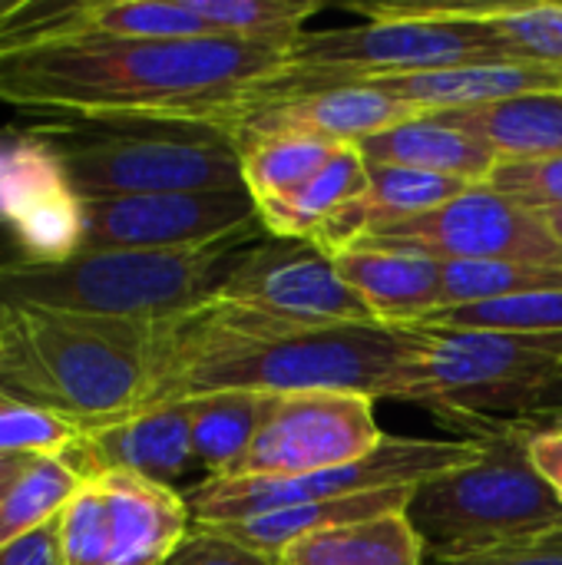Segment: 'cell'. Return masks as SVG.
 <instances>
[{"label": "cell", "instance_id": "13", "mask_svg": "<svg viewBox=\"0 0 562 565\" xmlns=\"http://www.w3.org/2000/svg\"><path fill=\"white\" fill-rule=\"evenodd\" d=\"M258 225V209L248 189L83 202V248L192 252L232 238H252Z\"/></svg>", "mask_w": 562, "mask_h": 565}, {"label": "cell", "instance_id": "10", "mask_svg": "<svg viewBox=\"0 0 562 565\" xmlns=\"http://www.w3.org/2000/svg\"><path fill=\"white\" fill-rule=\"evenodd\" d=\"M358 245L407 248L437 262H527L562 268V242L547 215L490 185H474L431 215L371 228Z\"/></svg>", "mask_w": 562, "mask_h": 565}, {"label": "cell", "instance_id": "28", "mask_svg": "<svg viewBox=\"0 0 562 565\" xmlns=\"http://www.w3.org/2000/svg\"><path fill=\"white\" fill-rule=\"evenodd\" d=\"M83 483L63 457H33L3 493L0 546L53 523Z\"/></svg>", "mask_w": 562, "mask_h": 565}, {"label": "cell", "instance_id": "25", "mask_svg": "<svg viewBox=\"0 0 562 565\" xmlns=\"http://www.w3.org/2000/svg\"><path fill=\"white\" fill-rule=\"evenodd\" d=\"M73 36L195 40L215 33L189 7V0H79Z\"/></svg>", "mask_w": 562, "mask_h": 565}, {"label": "cell", "instance_id": "34", "mask_svg": "<svg viewBox=\"0 0 562 565\" xmlns=\"http://www.w3.org/2000/svg\"><path fill=\"white\" fill-rule=\"evenodd\" d=\"M76 3L79 0H0V60L73 36Z\"/></svg>", "mask_w": 562, "mask_h": 565}, {"label": "cell", "instance_id": "17", "mask_svg": "<svg viewBox=\"0 0 562 565\" xmlns=\"http://www.w3.org/2000/svg\"><path fill=\"white\" fill-rule=\"evenodd\" d=\"M335 258L338 275L371 308L381 324L411 328L444 305V262L381 245H351Z\"/></svg>", "mask_w": 562, "mask_h": 565}, {"label": "cell", "instance_id": "21", "mask_svg": "<svg viewBox=\"0 0 562 565\" xmlns=\"http://www.w3.org/2000/svg\"><path fill=\"white\" fill-rule=\"evenodd\" d=\"M437 116L490 146L500 162H543L562 156V89Z\"/></svg>", "mask_w": 562, "mask_h": 565}, {"label": "cell", "instance_id": "4", "mask_svg": "<svg viewBox=\"0 0 562 565\" xmlns=\"http://www.w3.org/2000/svg\"><path fill=\"white\" fill-rule=\"evenodd\" d=\"M354 10L368 23L298 33L285 66L258 83L248 106L464 63H510L497 33L460 3H354Z\"/></svg>", "mask_w": 562, "mask_h": 565}, {"label": "cell", "instance_id": "26", "mask_svg": "<svg viewBox=\"0 0 562 565\" xmlns=\"http://www.w3.org/2000/svg\"><path fill=\"white\" fill-rule=\"evenodd\" d=\"M341 146L305 139V136H265V139H242V182L255 205L278 202L295 195L308 185L338 152Z\"/></svg>", "mask_w": 562, "mask_h": 565}, {"label": "cell", "instance_id": "5", "mask_svg": "<svg viewBox=\"0 0 562 565\" xmlns=\"http://www.w3.org/2000/svg\"><path fill=\"white\" fill-rule=\"evenodd\" d=\"M474 437L484 454L421 483L407 507L424 556L437 565L470 563L562 530V497L530 460L533 434L503 420Z\"/></svg>", "mask_w": 562, "mask_h": 565}, {"label": "cell", "instance_id": "29", "mask_svg": "<svg viewBox=\"0 0 562 565\" xmlns=\"http://www.w3.org/2000/svg\"><path fill=\"white\" fill-rule=\"evenodd\" d=\"M533 291H562V268L527 262H444V305H480Z\"/></svg>", "mask_w": 562, "mask_h": 565}, {"label": "cell", "instance_id": "19", "mask_svg": "<svg viewBox=\"0 0 562 565\" xmlns=\"http://www.w3.org/2000/svg\"><path fill=\"white\" fill-rule=\"evenodd\" d=\"M113 526V565H162L192 533L185 497L136 473L96 477Z\"/></svg>", "mask_w": 562, "mask_h": 565}, {"label": "cell", "instance_id": "45", "mask_svg": "<svg viewBox=\"0 0 562 565\" xmlns=\"http://www.w3.org/2000/svg\"><path fill=\"white\" fill-rule=\"evenodd\" d=\"M10 487V483H7ZM7 487H0V507H3V493H7Z\"/></svg>", "mask_w": 562, "mask_h": 565}, {"label": "cell", "instance_id": "8", "mask_svg": "<svg viewBox=\"0 0 562 565\" xmlns=\"http://www.w3.org/2000/svg\"><path fill=\"white\" fill-rule=\"evenodd\" d=\"M414 328L424 338V358L407 404L470 437L530 414L562 367L560 334Z\"/></svg>", "mask_w": 562, "mask_h": 565}, {"label": "cell", "instance_id": "33", "mask_svg": "<svg viewBox=\"0 0 562 565\" xmlns=\"http://www.w3.org/2000/svg\"><path fill=\"white\" fill-rule=\"evenodd\" d=\"M79 434V424L56 411L23 401L0 407V457H60Z\"/></svg>", "mask_w": 562, "mask_h": 565}, {"label": "cell", "instance_id": "15", "mask_svg": "<svg viewBox=\"0 0 562 565\" xmlns=\"http://www.w3.org/2000/svg\"><path fill=\"white\" fill-rule=\"evenodd\" d=\"M60 457L83 480H96L103 473H136L172 487L195 467L185 404H156L86 427Z\"/></svg>", "mask_w": 562, "mask_h": 565}, {"label": "cell", "instance_id": "44", "mask_svg": "<svg viewBox=\"0 0 562 565\" xmlns=\"http://www.w3.org/2000/svg\"><path fill=\"white\" fill-rule=\"evenodd\" d=\"M0 348H3V311H0Z\"/></svg>", "mask_w": 562, "mask_h": 565}, {"label": "cell", "instance_id": "3", "mask_svg": "<svg viewBox=\"0 0 562 565\" xmlns=\"http://www.w3.org/2000/svg\"><path fill=\"white\" fill-rule=\"evenodd\" d=\"M0 311V387L13 401L56 411L79 430L142 407L152 324L43 308Z\"/></svg>", "mask_w": 562, "mask_h": 565}, {"label": "cell", "instance_id": "18", "mask_svg": "<svg viewBox=\"0 0 562 565\" xmlns=\"http://www.w3.org/2000/svg\"><path fill=\"white\" fill-rule=\"evenodd\" d=\"M368 86L384 89L417 116H437V113L494 106L527 93L562 89V70L530 66V63H464V66L391 76Z\"/></svg>", "mask_w": 562, "mask_h": 565}, {"label": "cell", "instance_id": "43", "mask_svg": "<svg viewBox=\"0 0 562 565\" xmlns=\"http://www.w3.org/2000/svg\"><path fill=\"white\" fill-rule=\"evenodd\" d=\"M7 401H13V397H10V394H7V391H3V387H0V407H3V404H7Z\"/></svg>", "mask_w": 562, "mask_h": 565}, {"label": "cell", "instance_id": "37", "mask_svg": "<svg viewBox=\"0 0 562 565\" xmlns=\"http://www.w3.org/2000/svg\"><path fill=\"white\" fill-rule=\"evenodd\" d=\"M0 565H60L56 546V520L0 546Z\"/></svg>", "mask_w": 562, "mask_h": 565}, {"label": "cell", "instance_id": "31", "mask_svg": "<svg viewBox=\"0 0 562 565\" xmlns=\"http://www.w3.org/2000/svg\"><path fill=\"white\" fill-rule=\"evenodd\" d=\"M421 324L457 328V331L560 334L562 338V291H533V295H517V298H500V301L441 308Z\"/></svg>", "mask_w": 562, "mask_h": 565}, {"label": "cell", "instance_id": "22", "mask_svg": "<svg viewBox=\"0 0 562 565\" xmlns=\"http://www.w3.org/2000/svg\"><path fill=\"white\" fill-rule=\"evenodd\" d=\"M424 540L407 510L291 540L275 565H424Z\"/></svg>", "mask_w": 562, "mask_h": 565}, {"label": "cell", "instance_id": "16", "mask_svg": "<svg viewBox=\"0 0 562 565\" xmlns=\"http://www.w3.org/2000/svg\"><path fill=\"white\" fill-rule=\"evenodd\" d=\"M417 113L388 96L378 86H331L301 93L278 103L248 106L235 126L232 139H265V136H305L331 146H358Z\"/></svg>", "mask_w": 562, "mask_h": 565}, {"label": "cell", "instance_id": "38", "mask_svg": "<svg viewBox=\"0 0 562 565\" xmlns=\"http://www.w3.org/2000/svg\"><path fill=\"white\" fill-rule=\"evenodd\" d=\"M457 565H562V530L547 533V536H540L533 543H523V546H513V550L490 553V556Z\"/></svg>", "mask_w": 562, "mask_h": 565}, {"label": "cell", "instance_id": "12", "mask_svg": "<svg viewBox=\"0 0 562 565\" xmlns=\"http://www.w3.org/2000/svg\"><path fill=\"white\" fill-rule=\"evenodd\" d=\"M212 295L301 324H381L344 285L335 258L308 238H265L242 248Z\"/></svg>", "mask_w": 562, "mask_h": 565}, {"label": "cell", "instance_id": "1", "mask_svg": "<svg viewBox=\"0 0 562 565\" xmlns=\"http://www.w3.org/2000/svg\"><path fill=\"white\" fill-rule=\"evenodd\" d=\"M424 338L391 324H301L209 295L152 324V371L142 407L199 394H364L407 404ZM139 407V411H142Z\"/></svg>", "mask_w": 562, "mask_h": 565}, {"label": "cell", "instance_id": "40", "mask_svg": "<svg viewBox=\"0 0 562 565\" xmlns=\"http://www.w3.org/2000/svg\"><path fill=\"white\" fill-rule=\"evenodd\" d=\"M530 460L540 470V477L562 497V427L560 430H540L530 440Z\"/></svg>", "mask_w": 562, "mask_h": 565}, {"label": "cell", "instance_id": "7", "mask_svg": "<svg viewBox=\"0 0 562 565\" xmlns=\"http://www.w3.org/2000/svg\"><path fill=\"white\" fill-rule=\"evenodd\" d=\"M40 132L60 149L83 202L245 189L238 142L215 126L53 122Z\"/></svg>", "mask_w": 562, "mask_h": 565}, {"label": "cell", "instance_id": "30", "mask_svg": "<svg viewBox=\"0 0 562 565\" xmlns=\"http://www.w3.org/2000/svg\"><path fill=\"white\" fill-rule=\"evenodd\" d=\"M215 36L295 40L305 23L325 10L321 0H189Z\"/></svg>", "mask_w": 562, "mask_h": 565}, {"label": "cell", "instance_id": "11", "mask_svg": "<svg viewBox=\"0 0 562 565\" xmlns=\"http://www.w3.org/2000/svg\"><path fill=\"white\" fill-rule=\"evenodd\" d=\"M364 394H285L268 407L248 454L222 480H285L368 457L388 434Z\"/></svg>", "mask_w": 562, "mask_h": 565}, {"label": "cell", "instance_id": "20", "mask_svg": "<svg viewBox=\"0 0 562 565\" xmlns=\"http://www.w3.org/2000/svg\"><path fill=\"white\" fill-rule=\"evenodd\" d=\"M358 149L371 166H404L470 185H487V179L500 166L490 146L441 116H414L378 136H368L364 142H358Z\"/></svg>", "mask_w": 562, "mask_h": 565}, {"label": "cell", "instance_id": "39", "mask_svg": "<svg viewBox=\"0 0 562 565\" xmlns=\"http://www.w3.org/2000/svg\"><path fill=\"white\" fill-rule=\"evenodd\" d=\"M520 430L540 434V430H560L562 427V367L560 374L550 381V387L540 394V401L533 404L530 414H523L520 420H510Z\"/></svg>", "mask_w": 562, "mask_h": 565}, {"label": "cell", "instance_id": "9", "mask_svg": "<svg viewBox=\"0 0 562 565\" xmlns=\"http://www.w3.org/2000/svg\"><path fill=\"white\" fill-rule=\"evenodd\" d=\"M484 454L477 437L464 440H427V437H384L368 457L328 467L305 477L285 480H212L205 477L192 490H185V507L192 526H225L255 516H272L311 503L397 490V487H421L437 480L450 470L474 463Z\"/></svg>", "mask_w": 562, "mask_h": 565}, {"label": "cell", "instance_id": "41", "mask_svg": "<svg viewBox=\"0 0 562 565\" xmlns=\"http://www.w3.org/2000/svg\"><path fill=\"white\" fill-rule=\"evenodd\" d=\"M33 457H0V487L13 483L20 477V470L30 463Z\"/></svg>", "mask_w": 562, "mask_h": 565}, {"label": "cell", "instance_id": "24", "mask_svg": "<svg viewBox=\"0 0 562 565\" xmlns=\"http://www.w3.org/2000/svg\"><path fill=\"white\" fill-rule=\"evenodd\" d=\"M275 397L262 394H199L182 401L185 417H189V434H192V450L195 463L205 470V477L222 480L229 477L238 460L248 454L258 427L268 417Z\"/></svg>", "mask_w": 562, "mask_h": 565}, {"label": "cell", "instance_id": "6", "mask_svg": "<svg viewBox=\"0 0 562 565\" xmlns=\"http://www.w3.org/2000/svg\"><path fill=\"white\" fill-rule=\"evenodd\" d=\"M245 238L192 252L83 248L56 265H0V308L166 321L202 305L229 271Z\"/></svg>", "mask_w": 562, "mask_h": 565}, {"label": "cell", "instance_id": "2", "mask_svg": "<svg viewBox=\"0 0 562 565\" xmlns=\"http://www.w3.org/2000/svg\"><path fill=\"white\" fill-rule=\"evenodd\" d=\"M295 40L70 36L0 60V99L76 122H189L232 132Z\"/></svg>", "mask_w": 562, "mask_h": 565}, {"label": "cell", "instance_id": "27", "mask_svg": "<svg viewBox=\"0 0 562 565\" xmlns=\"http://www.w3.org/2000/svg\"><path fill=\"white\" fill-rule=\"evenodd\" d=\"M464 13L484 20L507 50L510 63L562 70V3L550 0H500L460 3Z\"/></svg>", "mask_w": 562, "mask_h": 565}, {"label": "cell", "instance_id": "23", "mask_svg": "<svg viewBox=\"0 0 562 565\" xmlns=\"http://www.w3.org/2000/svg\"><path fill=\"white\" fill-rule=\"evenodd\" d=\"M368 189V162L358 146H341L331 162L295 195L255 205L258 222L272 238H315Z\"/></svg>", "mask_w": 562, "mask_h": 565}, {"label": "cell", "instance_id": "32", "mask_svg": "<svg viewBox=\"0 0 562 565\" xmlns=\"http://www.w3.org/2000/svg\"><path fill=\"white\" fill-rule=\"evenodd\" d=\"M60 565H113L109 503L99 480H86L56 516Z\"/></svg>", "mask_w": 562, "mask_h": 565}, {"label": "cell", "instance_id": "35", "mask_svg": "<svg viewBox=\"0 0 562 565\" xmlns=\"http://www.w3.org/2000/svg\"><path fill=\"white\" fill-rule=\"evenodd\" d=\"M487 185L533 212H562V156L543 162H500Z\"/></svg>", "mask_w": 562, "mask_h": 565}, {"label": "cell", "instance_id": "42", "mask_svg": "<svg viewBox=\"0 0 562 565\" xmlns=\"http://www.w3.org/2000/svg\"><path fill=\"white\" fill-rule=\"evenodd\" d=\"M547 215V222H550V228L556 232V238L562 242V212H543Z\"/></svg>", "mask_w": 562, "mask_h": 565}, {"label": "cell", "instance_id": "14", "mask_svg": "<svg viewBox=\"0 0 562 565\" xmlns=\"http://www.w3.org/2000/svg\"><path fill=\"white\" fill-rule=\"evenodd\" d=\"M0 225L33 265H56L83 252V195L40 129L0 132Z\"/></svg>", "mask_w": 562, "mask_h": 565}, {"label": "cell", "instance_id": "36", "mask_svg": "<svg viewBox=\"0 0 562 565\" xmlns=\"http://www.w3.org/2000/svg\"><path fill=\"white\" fill-rule=\"evenodd\" d=\"M162 565H275V559H268L215 530L192 526V533L179 543V550Z\"/></svg>", "mask_w": 562, "mask_h": 565}]
</instances>
